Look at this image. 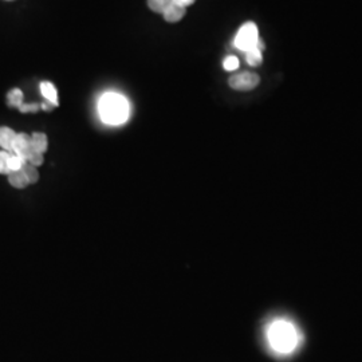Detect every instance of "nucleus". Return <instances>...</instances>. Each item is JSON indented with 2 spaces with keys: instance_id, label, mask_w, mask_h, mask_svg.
Masks as SVG:
<instances>
[{
  "instance_id": "1a4fd4ad",
  "label": "nucleus",
  "mask_w": 362,
  "mask_h": 362,
  "mask_svg": "<svg viewBox=\"0 0 362 362\" xmlns=\"http://www.w3.org/2000/svg\"><path fill=\"white\" fill-rule=\"evenodd\" d=\"M41 91H42L43 97L46 98L47 102L52 103L54 106H58V94L51 82H42L41 84Z\"/></svg>"
},
{
  "instance_id": "f3484780",
  "label": "nucleus",
  "mask_w": 362,
  "mask_h": 362,
  "mask_svg": "<svg viewBox=\"0 0 362 362\" xmlns=\"http://www.w3.org/2000/svg\"><path fill=\"white\" fill-rule=\"evenodd\" d=\"M27 163L35 168L41 167V165L43 164V154L38 153V152H31V153L28 154Z\"/></svg>"
},
{
  "instance_id": "39448f33",
  "label": "nucleus",
  "mask_w": 362,
  "mask_h": 362,
  "mask_svg": "<svg viewBox=\"0 0 362 362\" xmlns=\"http://www.w3.org/2000/svg\"><path fill=\"white\" fill-rule=\"evenodd\" d=\"M31 152H33V149H31V137L26 135V133H19V135H16L14 141V146H12V153L19 156V157L24 158L26 163H27L28 154L31 153Z\"/></svg>"
},
{
  "instance_id": "0eeeda50",
  "label": "nucleus",
  "mask_w": 362,
  "mask_h": 362,
  "mask_svg": "<svg viewBox=\"0 0 362 362\" xmlns=\"http://www.w3.org/2000/svg\"><path fill=\"white\" fill-rule=\"evenodd\" d=\"M16 133L11 128L7 126H0V148L12 153V146H14Z\"/></svg>"
},
{
  "instance_id": "412c9836",
  "label": "nucleus",
  "mask_w": 362,
  "mask_h": 362,
  "mask_svg": "<svg viewBox=\"0 0 362 362\" xmlns=\"http://www.w3.org/2000/svg\"><path fill=\"white\" fill-rule=\"evenodd\" d=\"M41 107H42L43 110H46V112H50V110H52V109H54V107H55V106H54L52 103L47 102V101H46V102L42 103V105H41Z\"/></svg>"
},
{
  "instance_id": "a211bd4d",
  "label": "nucleus",
  "mask_w": 362,
  "mask_h": 362,
  "mask_svg": "<svg viewBox=\"0 0 362 362\" xmlns=\"http://www.w3.org/2000/svg\"><path fill=\"white\" fill-rule=\"evenodd\" d=\"M223 66L227 71H233V70H236L237 67H239V59L233 55L227 56V58L224 59Z\"/></svg>"
},
{
  "instance_id": "f8f14e48",
  "label": "nucleus",
  "mask_w": 362,
  "mask_h": 362,
  "mask_svg": "<svg viewBox=\"0 0 362 362\" xmlns=\"http://www.w3.org/2000/svg\"><path fill=\"white\" fill-rule=\"evenodd\" d=\"M262 50H259L258 47H254L246 52V59L247 63L251 66H259L263 60V55H262Z\"/></svg>"
},
{
  "instance_id": "aec40b11",
  "label": "nucleus",
  "mask_w": 362,
  "mask_h": 362,
  "mask_svg": "<svg viewBox=\"0 0 362 362\" xmlns=\"http://www.w3.org/2000/svg\"><path fill=\"white\" fill-rule=\"evenodd\" d=\"M195 0H173V3H177V4H180L182 5V7H188V5H190L192 3H193Z\"/></svg>"
},
{
  "instance_id": "ddd939ff",
  "label": "nucleus",
  "mask_w": 362,
  "mask_h": 362,
  "mask_svg": "<svg viewBox=\"0 0 362 362\" xmlns=\"http://www.w3.org/2000/svg\"><path fill=\"white\" fill-rule=\"evenodd\" d=\"M22 172L24 173V176L27 179L28 184H35L38 180H39V173H38L37 168L30 165L28 163H26L22 168Z\"/></svg>"
},
{
  "instance_id": "f257e3e1",
  "label": "nucleus",
  "mask_w": 362,
  "mask_h": 362,
  "mask_svg": "<svg viewBox=\"0 0 362 362\" xmlns=\"http://www.w3.org/2000/svg\"><path fill=\"white\" fill-rule=\"evenodd\" d=\"M267 338L271 348L282 354L291 353L299 342V334L297 327L284 319L272 322L267 330Z\"/></svg>"
},
{
  "instance_id": "dca6fc26",
  "label": "nucleus",
  "mask_w": 362,
  "mask_h": 362,
  "mask_svg": "<svg viewBox=\"0 0 362 362\" xmlns=\"http://www.w3.org/2000/svg\"><path fill=\"white\" fill-rule=\"evenodd\" d=\"M9 156H11L9 152L0 150V173H1V175H9V167H8Z\"/></svg>"
},
{
  "instance_id": "6e6552de",
  "label": "nucleus",
  "mask_w": 362,
  "mask_h": 362,
  "mask_svg": "<svg viewBox=\"0 0 362 362\" xmlns=\"http://www.w3.org/2000/svg\"><path fill=\"white\" fill-rule=\"evenodd\" d=\"M48 146V141H47L46 135L43 133H34L31 136V149L33 152H38V153H45Z\"/></svg>"
},
{
  "instance_id": "2eb2a0df",
  "label": "nucleus",
  "mask_w": 362,
  "mask_h": 362,
  "mask_svg": "<svg viewBox=\"0 0 362 362\" xmlns=\"http://www.w3.org/2000/svg\"><path fill=\"white\" fill-rule=\"evenodd\" d=\"M26 164V160L22 157H19L16 154L11 153L9 156V161H8V167H9V173L11 172H16V171H20L23 165Z\"/></svg>"
},
{
  "instance_id": "9b49d317",
  "label": "nucleus",
  "mask_w": 362,
  "mask_h": 362,
  "mask_svg": "<svg viewBox=\"0 0 362 362\" xmlns=\"http://www.w3.org/2000/svg\"><path fill=\"white\" fill-rule=\"evenodd\" d=\"M7 103L11 107H20L23 105V93L20 89H12L7 94Z\"/></svg>"
},
{
  "instance_id": "20e7f679",
  "label": "nucleus",
  "mask_w": 362,
  "mask_h": 362,
  "mask_svg": "<svg viewBox=\"0 0 362 362\" xmlns=\"http://www.w3.org/2000/svg\"><path fill=\"white\" fill-rule=\"evenodd\" d=\"M260 82V78L258 74L254 73H240V74L232 75L231 78L228 79V84L233 90L237 91H250L252 89H255Z\"/></svg>"
},
{
  "instance_id": "423d86ee",
  "label": "nucleus",
  "mask_w": 362,
  "mask_h": 362,
  "mask_svg": "<svg viewBox=\"0 0 362 362\" xmlns=\"http://www.w3.org/2000/svg\"><path fill=\"white\" fill-rule=\"evenodd\" d=\"M164 19L169 22V23H176L179 20L184 18V15H185V7H182V5L177 4V3H172V4H169L167 8L164 9Z\"/></svg>"
},
{
  "instance_id": "9d476101",
  "label": "nucleus",
  "mask_w": 362,
  "mask_h": 362,
  "mask_svg": "<svg viewBox=\"0 0 362 362\" xmlns=\"http://www.w3.org/2000/svg\"><path fill=\"white\" fill-rule=\"evenodd\" d=\"M8 181L11 185L14 186V188H18V189H23V188H26L28 185V181L26 179V176H24V173L22 172V169L16 171V172L9 173Z\"/></svg>"
},
{
  "instance_id": "7ed1b4c3",
  "label": "nucleus",
  "mask_w": 362,
  "mask_h": 362,
  "mask_svg": "<svg viewBox=\"0 0 362 362\" xmlns=\"http://www.w3.org/2000/svg\"><path fill=\"white\" fill-rule=\"evenodd\" d=\"M259 41V35H258V27L255 23L248 22V23L243 24L240 30L237 31L236 37H235V46L240 50V51L247 52L251 48L256 47V43Z\"/></svg>"
},
{
  "instance_id": "6ab92c4d",
  "label": "nucleus",
  "mask_w": 362,
  "mask_h": 362,
  "mask_svg": "<svg viewBox=\"0 0 362 362\" xmlns=\"http://www.w3.org/2000/svg\"><path fill=\"white\" fill-rule=\"evenodd\" d=\"M39 109H41V106L38 103H23L19 107V110L22 113H37Z\"/></svg>"
},
{
  "instance_id": "4468645a",
  "label": "nucleus",
  "mask_w": 362,
  "mask_h": 362,
  "mask_svg": "<svg viewBox=\"0 0 362 362\" xmlns=\"http://www.w3.org/2000/svg\"><path fill=\"white\" fill-rule=\"evenodd\" d=\"M173 0H148V7L153 12H158V14H163L164 9L167 8L168 5L172 4Z\"/></svg>"
},
{
  "instance_id": "f03ea898",
  "label": "nucleus",
  "mask_w": 362,
  "mask_h": 362,
  "mask_svg": "<svg viewBox=\"0 0 362 362\" xmlns=\"http://www.w3.org/2000/svg\"><path fill=\"white\" fill-rule=\"evenodd\" d=\"M99 114L106 124L120 125L128 120L129 106L125 98L118 94H106L99 101Z\"/></svg>"
}]
</instances>
